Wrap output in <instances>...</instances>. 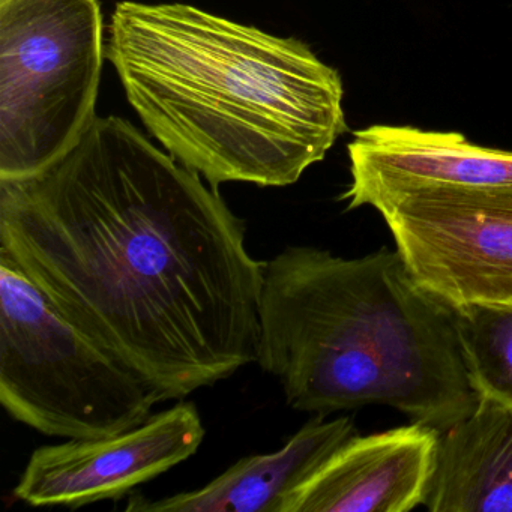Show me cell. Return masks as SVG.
<instances>
[{
	"instance_id": "5b68a950",
	"label": "cell",
	"mask_w": 512,
	"mask_h": 512,
	"mask_svg": "<svg viewBox=\"0 0 512 512\" xmlns=\"http://www.w3.org/2000/svg\"><path fill=\"white\" fill-rule=\"evenodd\" d=\"M103 56L98 0H0V181L32 178L79 142Z\"/></svg>"
},
{
	"instance_id": "3957f363",
	"label": "cell",
	"mask_w": 512,
	"mask_h": 512,
	"mask_svg": "<svg viewBox=\"0 0 512 512\" xmlns=\"http://www.w3.org/2000/svg\"><path fill=\"white\" fill-rule=\"evenodd\" d=\"M259 319L257 364L298 412L386 406L442 433L478 403L451 308L397 250L290 245L266 262Z\"/></svg>"
},
{
	"instance_id": "6da1fadb",
	"label": "cell",
	"mask_w": 512,
	"mask_h": 512,
	"mask_svg": "<svg viewBox=\"0 0 512 512\" xmlns=\"http://www.w3.org/2000/svg\"><path fill=\"white\" fill-rule=\"evenodd\" d=\"M0 254L163 401L257 362L266 262L244 220L125 119L95 116L44 172L0 181Z\"/></svg>"
},
{
	"instance_id": "52a82bcc",
	"label": "cell",
	"mask_w": 512,
	"mask_h": 512,
	"mask_svg": "<svg viewBox=\"0 0 512 512\" xmlns=\"http://www.w3.org/2000/svg\"><path fill=\"white\" fill-rule=\"evenodd\" d=\"M205 436L196 404L181 401L122 433L40 446L14 497L31 506L68 508L119 499L193 457Z\"/></svg>"
},
{
	"instance_id": "7a4b0ae2",
	"label": "cell",
	"mask_w": 512,
	"mask_h": 512,
	"mask_svg": "<svg viewBox=\"0 0 512 512\" xmlns=\"http://www.w3.org/2000/svg\"><path fill=\"white\" fill-rule=\"evenodd\" d=\"M107 58L149 133L212 187H289L346 133L337 70L185 4L116 5Z\"/></svg>"
},
{
	"instance_id": "8992f818",
	"label": "cell",
	"mask_w": 512,
	"mask_h": 512,
	"mask_svg": "<svg viewBox=\"0 0 512 512\" xmlns=\"http://www.w3.org/2000/svg\"><path fill=\"white\" fill-rule=\"evenodd\" d=\"M416 283L448 307L511 305L512 196L421 190L383 203Z\"/></svg>"
},
{
	"instance_id": "30bf717a",
	"label": "cell",
	"mask_w": 512,
	"mask_h": 512,
	"mask_svg": "<svg viewBox=\"0 0 512 512\" xmlns=\"http://www.w3.org/2000/svg\"><path fill=\"white\" fill-rule=\"evenodd\" d=\"M356 434L347 416L328 421L317 415L278 451L248 455L197 490L158 500L131 497L125 511L284 512L290 494Z\"/></svg>"
},
{
	"instance_id": "277c9868",
	"label": "cell",
	"mask_w": 512,
	"mask_h": 512,
	"mask_svg": "<svg viewBox=\"0 0 512 512\" xmlns=\"http://www.w3.org/2000/svg\"><path fill=\"white\" fill-rule=\"evenodd\" d=\"M151 382L68 322L0 254V404L44 436L94 439L148 421Z\"/></svg>"
},
{
	"instance_id": "7c38bea8",
	"label": "cell",
	"mask_w": 512,
	"mask_h": 512,
	"mask_svg": "<svg viewBox=\"0 0 512 512\" xmlns=\"http://www.w3.org/2000/svg\"><path fill=\"white\" fill-rule=\"evenodd\" d=\"M476 397L512 409V307H449Z\"/></svg>"
},
{
	"instance_id": "8fae6325",
	"label": "cell",
	"mask_w": 512,
	"mask_h": 512,
	"mask_svg": "<svg viewBox=\"0 0 512 512\" xmlns=\"http://www.w3.org/2000/svg\"><path fill=\"white\" fill-rule=\"evenodd\" d=\"M425 508L512 512V409L479 398L466 418L439 434Z\"/></svg>"
},
{
	"instance_id": "ba28073f",
	"label": "cell",
	"mask_w": 512,
	"mask_h": 512,
	"mask_svg": "<svg viewBox=\"0 0 512 512\" xmlns=\"http://www.w3.org/2000/svg\"><path fill=\"white\" fill-rule=\"evenodd\" d=\"M347 211L421 190L512 196V152L485 148L460 133L373 125L349 143Z\"/></svg>"
},
{
	"instance_id": "9c48e42d",
	"label": "cell",
	"mask_w": 512,
	"mask_h": 512,
	"mask_svg": "<svg viewBox=\"0 0 512 512\" xmlns=\"http://www.w3.org/2000/svg\"><path fill=\"white\" fill-rule=\"evenodd\" d=\"M439 431L419 422L347 440L284 512H409L424 505Z\"/></svg>"
}]
</instances>
